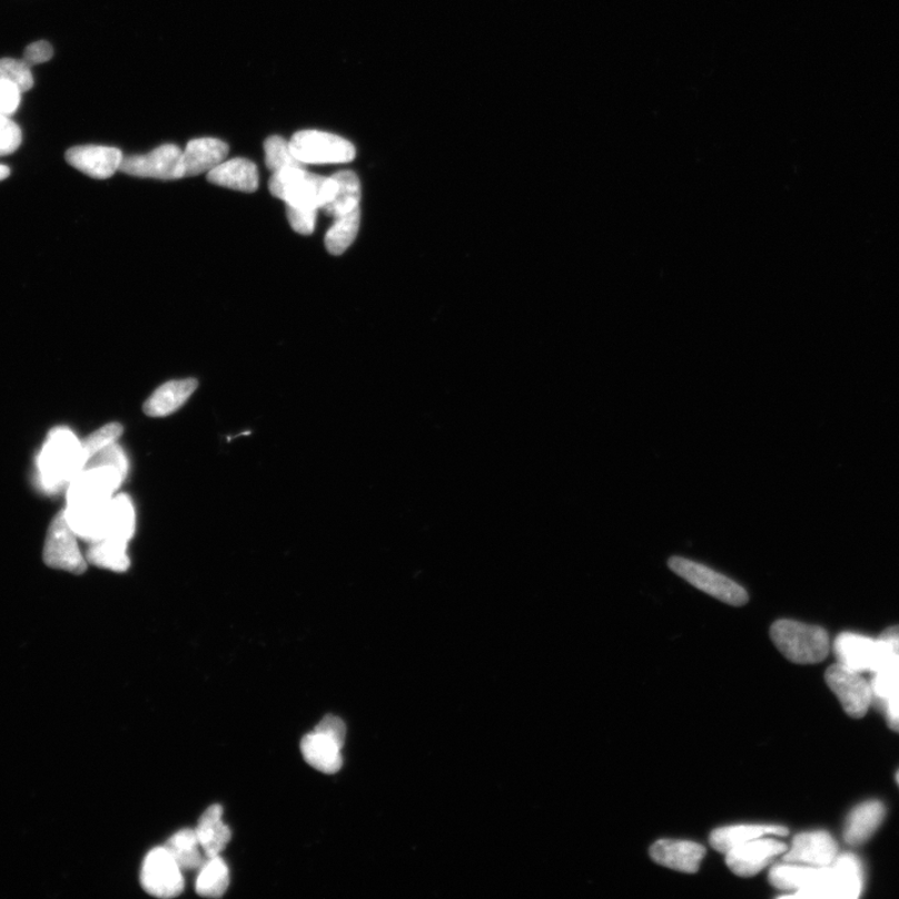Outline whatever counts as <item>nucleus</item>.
Returning a JSON list of instances; mask_svg holds the SVG:
<instances>
[{
    "instance_id": "1",
    "label": "nucleus",
    "mask_w": 899,
    "mask_h": 899,
    "mask_svg": "<svg viewBox=\"0 0 899 899\" xmlns=\"http://www.w3.org/2000/svg\"><path fill=\"white\" fill-rule=\"evenodd\" d=\"M86 463L81 442L75 433L67 427L55 428L39 455V482L47 492H59L73 482Z\"/></svg>"
},
{
    "instance_id": "2",
    "label": "nucleus",
    "mask_w": 899,
    "mask_h": 899,
    "mask_svg": "<svg viewBox=\"0 0 899 899\" xmlns=\"http://www.w3.org/2000/svg\"><path fill=\"white\" fill-rule=\"evenodd\" d=\"M833 649L841 665L873 674L899 662V626L887 629L878 639L843 632Z\"/></svg>"
},
{
    "instance_id": "3",
    "label": "nucleus",
    "mask_w": 899,
    "mask_h": 899,
    "mask_svg": "<svg viewBox=\"0 0 899 899\" xmlns=\"http://www.w3.org/2000/svg\"><path fill=\"white\" fill-rule=\"evenodd\" d=\"M335 189L333 177L316 176L305 167L275 171L269 181L271 196L295 208L322 210L332 200Z\"/></svg>"
},
{
    "instance_id": "4",
    "label": "nucleus",
    "mask_w": 899,
    "mask_h": 899,
    "mask_svg": "<svg viewBox=\"0 0 899 899\" xmlns=\"http://www.w3.org/2000/svg\"><path fill=\"white\" fill-rule=\"evenodd\" d=\"M771 639L787 660L799 665L822 662L830 653V638L824 629L793 620L775 621Z\"/></svg>"
},
{
    "instance_id": "5",
    "label": "nucleus",
    "mask_w": 899,
    "mask_h": 899,
    "mask_svg": "<svg viewBox=\"0 0 899 899\" xmlns=\"http://www.w3.org/2000/svg\"><path fill=\"white\" fill-rule=\"evenodd\" d=\"M862 890L861 861L852 853H844L831 865L820 867L814 883L800 898L856 899Z\"/></svg>"
},
{
    "instance_id": "6",
    "label": "nucleus",
    "mask_w": 899,
    "mask_h": 899,
    "mask_svg": "<svg viewBox=\"0 0 899 899\" xmlns=\"http://www.w3.org/2000/svg\"><path fill=\"white\" fill-rule=\"evenodd\" d=\"M289 142L293 155L303 165H342L356 157L353 142L322 130H300Z\"/></svg>"
},
{
    "instance_id": "7",
    "label": "nucleus",
    "mask_w": 899,
    "mask_h": 899,
    "mask_svg": "<svg viewBox=\"0 0 899 899\" xmlns=\"http://www.w3.org/2000/svg\"><path fill=\"white\" fill-rule=\"evenodd\" d=\"M669 566L692 586L731 606H743L749 602L748 592L734 581L712 569L683 557H671Z\"/></svg>"
},
{
    "instance_id": "8",
    "label": "nucleus",
    "mask_w": 899,
    "mask_h": 899,
    "mask_svg": "<svg viewBox=\"0 0 899 899\" xmlns=\"http://www.w3.org/2000/svg\"><path fill=\"white\" fill-rule=\"evenodd\" d=\"M77 537L68 524L66 511H60L48 530L43 551L46 565L75 575L85 574L87 561L80 553Z\"/></svg>"
},
{
    "instance_id": "9",
    "label": "nucleus",
    "mask_w": 899,
    "mask_h": 899,
    "mask_svg": "<svg viewBox=\"0 0 899 899\" xmlns=\"http://www.w3.org/2000/svg\"><path fill=\"white\" fill-rule=\"evenodd\" d=\"M140 882L145 891L158 898L178 897L184 891L181 868L166 847L151 850L142 862Z\"/></svg>"
},
{
    "instance_id": "10",
    "label": "nucleus",
    "mask_w": 899,
    "mask_h": 899,
    "mask_svg": "<svg viewBox=\"0 0 899 899\" xmlns=\"http://www.w3.org/2000/svg\"><path fill=\"white\" fill-rule=\"evenodd\" d=\"M824 679L848 717L853 719L866 717L872 704V689L871 682H868L861 672L836 663L827 670Z\"/></svg>"
},
{
    "instance_id": "11",
    "label": "nucleus",
    "mask_w": 899,
    "mask_h": 899,
    "mask_svg": "<svg viewBox=\"0 0 899 899\" xmlns=\"http://www.w3.org/2000/svg\"><path fill=\"white\" fill-rule=\"evenodd\" d=\"M787 850L789 846L786 843L771 839L770 836H763L731 848L724 856L732 873L750 878L763 871L775 857L783 856Z\"/></svg>"
},
{
    "instance_id": "12",
    "label": "nucleus",
    "mask_w": 899,
    "mask_h": 899,
    "mask_svg": "<svg viewBox=\"0 0 899 899\" xmlns=\"http://www.w3.org/2000/svg\"><path fill=\"white\" fill-rule=\"evenodd\" d=\"M182 150L174 145L156 148L146 156H131L122 159L120 171L131 177L158 180H178Z\"/></svg>"
},
{
    "instance_id": "13",
    "label": "nucleus",
    "mask_w": 899,
    "mask_h": 899,
    "mask_svg": "<svg viewBox=\"0 0 899 899\" xmlns=\"http://www.w3.org/2000/svg\"><path fill=\"white\" fill-rule=\"evenodd\" d=\"M839 852V844L829 832H803L793 837L783 862L823 867L831 865Z\"/></svg>"
},
{
    "instance_id": "14",
    "label": "nucleus",
    "mask_w": 899,
    "mask_h": 899,
    "mask_svg": "<svg viewBox=\"0 0 899 899\" xmlns=\"http://www.w3.org/2000/svg\"><path fill=\"white\" fill-rule=\"evenodd\" d=\"M122 159L121 150L103 146H79L66 152L69 166L99 180L115 176L120 170Z\"/></svg>"
},
{
    "instance_id": "15",
    "label": "nucleus",
    "mask_w": 899,
    "mask_h": 899,
    "mask_svg": "<svg viewBox=\"0 0 899 899\" xmlns=\"http://www.w3.org/2000/svg\"><path fill=\"white\" fill-rule=\"evenodd\" d=\"M653 862L683 873H698L707 848L692 841L660 840L650 850Z\"/></svg>"
},
{
    "instance_id": "16",
    "label": "nucleus",
    "mask_w": 899,
    "mask_h": 899,
    "mask_svg": "<svg viewBox=\"0 0 899 899\" xmlns=\"http://www.w3.org/2000/svg\"><path fill=\"white\" fill-rule=\"evenodd\" d=\"M229 146L219 139L200 138L188 142L181 152L180 176L182 178L198 177L209 172L227 159Z\"/></svg>"
},
{
    "instance_id": "17",
    "label": "nucleus",
    "mask_w": 899,
    "mask_h": 899,
    "mask_svg": "<svg viewBox=\"0 0 899 899\" xmlns=\"http://www.w3.org/2000/svg\"><path fill=\"white\" fill-rule=\"evenodd\" d=\"M872 702L893 731L899 732V662L876 673L871 681Z\"/></svg>"
},
{
    "instance_id": "18",
    "label": "nucleus",
    "mask_w": 899,
    "mask_h": 899,
    "mask_svg": "<svg viewBox=\"0 0 899 899\" xmlns=\"http://www.w3.org/2000/svg\"><path fill=\"white\" fill-rule=\"evenodd\" d=\"M343 745L330 735L314 730L304 735L302 753L312 768L326 774H333L343 768Z\"/></svg>"
},
{
    "instance_id": "19",
    "label": "nucleus",
    "mask_w": 899,
    "mask_h": 899,
    "mask_svg": "<svg viewBox=\"0 0 899 899\" xmlns=\"http://www.w3.org/2000/svg\"><path fill=\"white\" fill-rule=\"evenodd\" d=\"M208 181L216 186L243 192H254L259 188L258 167L244 158L224 160L208 172Z\"/></svg>"
},
{
    "instance_id": "20",
    "label": "nucleus",
    "mask_w": 899,
    "mask_h": 899,
    "mask_svg": "<svg viewBox=\"0 0 899 899\" xmlns=\"http://www.w3.org/2000/svg\"><path fill=\"white\" fill-rule=\"evenodd\" d=\"M885 817L886 809L880 801H867L857 806L847 817L843 831L846 843L850 846L866 843L880 829Z\"/></svg>"
},
{
    "instance_id": "21",
    "label": "nucleus",
    "mask_w": 899,
    "mask_h": 899,
    "mask_svg": "<svg viewBox=\"0 0 899 899\" xmlns=\"http://www.w3.org/2000/svg\"><path fill=\"white\" fill-rule=\"evenodd\" d=\"M198 385L196 379L174 381L161 385L148 398L142 411L150 417L169 416L189 401Z\"/></svg>"
},
{
    "instance_id": "22",
    "label": "nucleus",
    "mask_w": 899,
    "mask_h": 899,
    "mask_svg": "<svg viewBox=\"0 0 899 899\" xmlns=\"http://www.w3.org/2000/svg\"><path fill=\"white\" fill-rule=\"evenodd\" d=\"M787 827L778 824H734L712 831L710 843L714 851L727 853L731 848L763 836H789Z\"/></svg>"
},
{
    "instance_id": "23",
    "label": "nucleus",
    "mask_w": 899,
    "mask_h": 899,
    "mask_svg": "<svg viewBox=\"0 0 899 899\" xmlns=\"http://www.w3.org/2000/svg\"><path fill=\"white\" fill-rule=\"evenodd\" d=\"M198 840L207 858L217 857L228 846L231 839V831L223 822V807L213 804L200 817L196 829Z\"/></svg>"
},
{
    "instance_id": "24",
    "label": "nucleus",
    "mask_w": 899,
    "mask_h": 899,
    "mask_svg": "<svg viewBox=\"0 0 899 899\" xmlns=\"http://www.w3.org/2000/svg\"><path fill=\"white\" fill-rule=\"evenodd\" d=\"M336 189L332 200L322 209L326 216L337 218L360 208V180L352 170L334 174Z\"/></svg>"
},
{
    "instance_id": "25",
    "label": "nucleus",
    "mask_w": 899,
    "mask_h": 899,
    "mask_svg": "<svg viewBox=\"0 0 899 899\" xmlns=\"http://www.w3.org/2000/svg\"><path fill=\"white\" fill-rule=\"evenodd\" d=\"M136 533V510L131 498L126 494L112 496L107 516L105 537L118 539L129 543Z\"/></svg>"
},
{
    "instance_id": "26",
    "label": "nucleus",
    "mask_w": 899,
    "mask_h": 899,
    "mask_svg": "<svg viewBox=\"0 0 899 899\" xmlns=\"http://www.w3.org/2000/svg\"><path fill=\"white\" fill-rule=\"evenodd\" d=\"M128 543L112 537H103L90 543L87 559L90 564L116 572H126L130 567L127 554Z\"/></svg>"
},
{
    "instance_id": "27",
    "label": "nucleus",
    "mask_w": 899,
    "mask_h": 899,
    "mask_svg": "<svg viewBox=\"0 0 899 899\" xmlns=\"http://www.w3.org/2000/svg\"><path fill=\"white\" fill-rule=\"evenodd\" d=\"M165 847L181 871L199 870L204 863L196 830L186 829L172 834Z\"/></svg>"
},
{
    "instance_id": "28",
    "label": "nucleus",
    "mask_w": 899,
    "mask_h": 899,
    "mask_svg": "<svg viewBox=\"0 0 899 899\" xmlns=\"http://www.w3.org/2000/svg\"><path fill=\"white\" fill-rule=\"evenodd\" d=\"M229 883V867L217 856L208 858L200 867L196 890L201 897L220 898L227 892Z\"/></svg>"
},
{
    "instance_id": "29",
    "label": "nucleus",
    "mask_w": 899,
    "mask_h": 899,
    "mask_svg": "<svg viewBox=\"0 0 899 899\" xmlns=\"http://www.w3.org/2000/svg\"><path fill=\"white\" fill-rule=\"evenodd\" d=\"M360 208L345 216L334 218V223L325 235V248L332 255H342L355 241L360 228Z\"/></svg>"
},
{
    "instance_id": "30",
    "label": "nucleus",
    "mask_w": 899,
    "mask_h": 899,
    "mask_svg": "<svg viewBox=\"0 0 899 899\" xmlns=\"http://www.w3.org/2000/svg\"><path fill=\"white\" fill-rule=\"evenodd\" d=\"M265 165L275 172L292 167H305L302 161L293 155L290 142L283 137L273 136L264 142Z\"/></svg>"
},
{
    "instance_id": "31",
    "label": "nucleus",
    "mask_w": 899,
    "mask_h": 899,
    "mask_svg": "<svg viewBox=\"0 0 899 899\" xmlns=\"http://www.w3.org/2000/svg\"><path fill=\"white\" fill-rule=\"evenodd\" d=\"M30 69L32 68L23 59H0V79L14 85L22 93L34 87V78Z\"/></svg>"
},
{
    "instance_id": "32",
    "label": "nucleus",
    "mask_w": 899,
    "mask_h": 899,
    "mask_svg": "<svg viewBox=\"0 0 899 899\" xmlns=\"http://www.w3.org/2000/svg\"><path fill=\"white\" fill-rule=\"evenodd\" d=\"M122 434V426L118 423L108 424L81 442V450L88 460L111 444L117 443ZM87 464V463H86Z\"/></svg>"
},
{
    "instance_id": "33",
    "label": "nucleus",
    "mask_w": 899,
    "mask_h": 899,
    "mask_svg": "<svg viewBox=\"0 0 899 899\" xmlns=\"http://www.w3.org/2000/svg\"><path fill=\"white\" fill-rule=\"evenodd\" d=\"M22 129L10 117H0V157L13 155L22 146Z\"/></svg>"
},
{
    "instance_id": "34",
    "label": "nucleus",
    "mask_w": 899,
    "mask_h": 899,
    "mask_svg": "<svg viewBox=\"0 0 899 899\" xmlns=\"http://www.w3.org/2000/svg\"><path fill=\"white\" fill-rule=\"evenodd\" d=\"M98 465H108L115 466L120 470L122 474L128 476L129 473V463L128 457L122 448L117 444H111L108 447L100 450L99 453L91 456L86 466H98ZM83 467V468H85Z\"/></svg>"
},
{
    "instance_id": "35",
    "label": "nucleus",
    "mask_w": 899,
    "mask_h": 899,
    "mask_svg": "<svg viewBox=\"0 0 899 899\" xmlns=\"http://www.w3.org/2000/svg\"><path fill=\"white\" fill-rule=\"evenodd\" d=\"M318 213L319 210L316 209L286 206V217H288L293 230L300 235H310L314 233Z\"/></svg>"
},
{
    "instance_id": "36",
    "label": "nucleus",
    "mask_w": 899,
    "mask_h": 899,
    "mask_svg": "<svg viewBox=\"0 0 899 899\" xmlns=\"http://www.w3.org/2000/svg\"><path fill=\"white\" fill-rule=\"evenodd\" d=\"M22 91L0 79V117H12L22 103Z\"/></svg>"
},
{
    "instance_id": "37",
    "label": "nucleus",
    "mask_w": 899,
    "mask_h": 899,
    "mask_svg": "<svg viewBox=\"0 0 899 899\" xmlns=\"http://www.w3.org/2000/svg\"><path fill=\"white\" fill-rule=\"evenodd\" d=\"M55 56L53 47L46 40H38V42L29 45L23 55L26 63L32 68L34 66L47 63Z\"/></svg>"
},
{
    "instance_id": "38",
    "label": "nucleus",
    "mask_w": 899,
    "mask_h": 899,
    "mask_svg": "<svg viewBox=\"0 0 899 899\" xmlns=\"http://www.w3.org/2000/svg\"><path fill=\"white\" fill-rule=\"evenodd\" d=\"M315 731L325 733L330 735V738L335 739L337 742L344 744L345 735H346V728L343 720L339 718L333 717V714H328L325 717L318 727L315 728Z\"/></svg>"
},
{
    "instance_id": "39",
    "label": "nucleus",
    "mask_w": 899,
    "mask_h": 899,
    "mask_svg": "<svg viewBox=\"0 0 899 899\" xmlns=\"http://www.w3.org/2000/svg\"><path fill=\"white\" fill-rule=\"evenodd\" d=\"M10 176V169L7 166L0 165V181Z\"/></svg>"
},
{
    "instance_id": "40",
    "label": "nucleus",
    "mask_w": 899,
    "mask_h": 899,
    "mask_svg": "<svg viewBox=\"0 0 899 899\" xmlns=\"http://www.w3.org/2000/svg\"><path fill=\"white\" fill-rule=\"evenodd\" d=\"M896 780H897V783H898V786H899V771L897 772V778H896Z\"/></svg>"
}]
</instances>
